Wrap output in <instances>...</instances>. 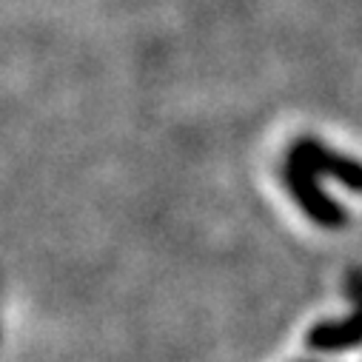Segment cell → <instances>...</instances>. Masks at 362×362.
<instances>
[{
	"mask_svg": "<svg viewBox=\"0 0 362 362\" xmlns=\"http://www.w3.org/2000/svg\"><path fill=\"white\" fill-rule=\"evenodd\" d=\"M286 186L294 197V203L322 228H342L348 223V214L339 203H334L314 180V171L303 165L300 160L288 157L286 163Z\"/></svg>",
	"mask_w": 362,
	"mask_h": 362,
	"instance_id": "1",
	"label": "cell"
},
{
	"mask_svg": "<svg viewBox=\"0 0 362 362\" xmlns=\"http://www.w3.org/2000/svg\"><path fill=\"white\" fill-rule=\"evenodd\" d=\"M348 294L356 305L354 314L348 320H337V322H317L305 337L311 351L339 354V351H351V348L362 345V268H354L348 274Z\"/></svg>",
	"mask_w": 362,
	"mask_h": 362,
	"instance_id": "2",
	"label": "cell"
},
{
	"mask_svg": "<svg viewBox=\"0 0 362 362\" xmlns=\"http://www.w3.org/2000/svg\"><path fill=\"white\" fill-rule=\"evenodd\" d=\"M288 157L300 160L314 174H328V177L337 180V183H342L345 189L362 194V163H356V160H351L345 154H337L334 148L322 146L320 140H311V137L297 140L291 146V154Z\"/></svg>",
	"mask_w": 362,
	"mask_h": 362,
	"instance_id": "3",
	"label": "cell"
}]
</instances>
